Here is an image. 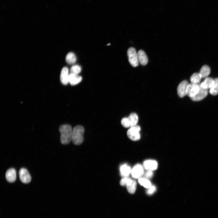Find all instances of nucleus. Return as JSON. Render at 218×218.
<instances>
[{
  "mask_svg": "<svg viewBox=\"0 0 218 218\" xmlns=\"http://www.w3.org/2000/svg\"><path fill=\"white\" fill-rule=\"evenodd\" d=\"M60 133V141L63 144H68L71 140L72 131V127L69 124H63L59 128Z\"/></svg>",
  "mask_w": 218,
  "mask_h": 218,
  "instance_id": "nucleus-1",
  "label": "nucleus"
},
{
  "mask_svg": "<svg viewBox=\"0 0 218 218\" xmlns=\"http://www.w3.org/2000/svg\"><path fill=\"white\" fill-rule=\"evenodd\" d=\"M84 129L81 125L75 126L72 130L71 139L72 143L75 145H79L83 142Z\"/></svg>",
  "mask_w": 218,
  "mask_h": 218,
  "instance_id": "nucleus-2",
  "label": "nucleus"
},
{
  "mask_svg": "<svg viewBox=\"0 0 218 218\" xmlns=\"http://www.w3.org/2000/svg\"><path fill=\"white\" fill-rule=\"evenodd\" d=\"M138 121L137 115L135 113H132L127 117H124L121 120V124L124 127H131L137 125Z\"/></svg>",
  "mask_w": 218,
  "mask_h": 218,
  "instance_id": "nucleus-3",
  "label": "nucleus"
},
{
  "mask_svg": "<svg viewBox=\"0 0 218 218\" xmlns=\"http://www.w3.org/2000/svg\"><path fill=\"white\" fill-rule=\"evenodd\" d=\"M129 61L130 64L134 67L137 66L139 64L137 53L134 48H129L127 51Z\"/></svg>",
  "mask_w": 218,
  "mask_h": 218,
  "instance_id": "nucleus-4",
  "label": "nucleus"
},
{
  "mask_svg": "<svg viewBox=\"0 0 218 218\" xmlns=\"http://www.w3.org/2000/svg\"><path fill=\"white\" fill-rule=\"evenodd\" d=\"M140 130V126L136 125L130 127L127 130V135L130 140L136 141L140 138V134L139 132Z\"/></svg>",
  "mask_w": 218,
  "mask_h": 218,
  "instance_id": "nucleus-5",
  "label": "nucleus"
},
{
  "mask_svg": "<svg viewBox=\"0 0 218 218\" xmlns=\"http://www.w3.org/2000/svg\"><path fill=\"white\" fill-rule=\"evenodd\" d=\"M200 88L199 84L191 83L188 84L186 91V95L190 97L195 95L198 92Z\"/></svg>",
  "mask_w": 218,
  "mask_h": 218,
  "instance_id": "nucleus-6",
  "label": "nucleus"
},
{
  "mask_svg": "<svg viewBox=\"0 0 218 218\" xmlns=\"http://www.w3.org/2000/svg\"><path fill=\"white\" fill-rule=\"evenodd\" d=\"M143 167L140 164L135 165L131 169V173L132 177L136 179L139 178L144 174Z\"/></svg>",
  "mask_w": 218,
  "mask_h": 218,
  "instance_id": "nucleus-7",
  "label": "nucleus"
},
{
  "mask_svg": "<svg viewBox=\"0 0 218 218\" xmlns=\"http://www.w3.org/2000/svg\"><path fill=\"white\" fill-rule=\"evenodd\" d=\"M19 174L20 180L22 183H28L30 182L31 180V177L26 169L24 168L20 169Z\"/></svg>",
  "mask_w": 218,
  "mask_h": 218,
  "instance_id": "nucleus-8",
  "label": "nucleus"
},
{
  "mask_svg": "<svg viewBox=\"0 0 218 218\" xmlns=\"http://www.w3.org/2000/svg\"><path fill=\"white\" fill-rule=\"evenodd\" d=\"M199 90L198 93L194 96L190 97L193 101H201L207 95L208 93V89L202 88L199 84Z\"/></svg>",
  "mask_w": 218,
  "mask_h": 218,
  "instance_id": "nucleus-9",
  "label": "nucleus"
},
{
  "mask_svg": "<svg viewBox=\"0 0 218 218\" xmlns=\"http://www.w3.org/2000/svg\"><path fill=\"white\" fill-rule=\"evenodd\" d=\"M188 84L187 81L184 80L179 84L177 88V93L180 97H183L186 95L187 89Z\"/></svg>",
  "mask_w": 218,
  "mask_h": 218,
  "instance_id": "nucleus-10",
  "label": "nucleus"
},
{
  "mask_svg": "<svg viewBox=\"0 0 218 218\" xmlns=\"http://www.w3.org/2000/svg\"><path fill=\"white\" fill-rule=\"evenodd\" d=\"M69 75L68 68L66 67H63L61 70L60 76V81L63 84L66 85L69 83Z\"/></svg>",
  "mask_w": 218,
  "mask_h": 218,
  "instance_id": "nucleus-11",
  "label": "nucleus"
},
{
  "mask_svg": "<svg viewBox=\"0 0 218 218\" xmlns=\"http://www.w3.org/2000/svg\"><path fill=\"white\" fill-rule=\"evenodd\" d=\"M16 177V171L15 169L11 168L7 170L5 173V178L8 182H14L15 181Z\"/></svg>",
  "mask_w": 218,
  "mask_h": 218,
  "instance_id": "nucleus-12",
  "label": "nucleus"
},
{
  "mask_svg": "<svg viewBox=\"0 0 218 218\" xmlns=\"http://www.w3.org/2000/svg\"><path fill=\"white\" fill-rule=\"evenodd\" d=\"M157 162L154 160H145L143 163L144 167L148 170H155L157 168Z\"/></svg>",
  "mask_w": 218,
  "mask_h": 218,
  "instance_id": "nucleus-13",
  "label": "nucleus"
},
{
  "mask_svg": "<svg viewBox=\"0 0 218 218\" xmlns=\"http://www.w3.org/2000/svg\"><path fill=\"white\" fill-rule=\"evenodd\" d=\"M82 80V77L78 74H69L68 82L71 85H75L79 84Z\"/></svg>",
  "mask_w": 218,
  "mask_h": 218,
  "instance_id": "nucleus-14",
  "label": "nucleus"
},
{
  "mask_svg": "<svg viewBox=\"0 0 218 218\" xmlns=\"http://www.w3.org/2000/svg\"><path fill=\"white\" fill-rule=\"evenodd\" d=\"M120 170L121 176L124 177H128L131 173V169L130 166L125 164L121 166Z\"/></svg>",
  "mask_w": 218,
  "mask_h": 218,
  "instance_id": "nucleus-15",
  "label": "nucleus"
},
{
  "mask_svg": "<svg viewBox=\"0 0 218 218\" xmlns=\"http://www.w3.org/2000/svg\"><path fill=\"white\" fill-rule=\"evenodd\" d=\"M137 55L139 62L142 65H146L148 62V58L145 52L140 50L137 53Z\"/></svg>",
  "mask_w": 218,
  "mask_h": 218,
  "instance_id": "nucleus-16",
  "label": "nucleus"
},
{
  "mask_svg": "<svg viewBox=\"0 0 218 218\" xmlns=\"http://www.w3.org/2000/svg\"><path fill=\"white\" fill-rule=\"evenodd\" d=\"M214 79L211 78H206L201 83L200 86L203 88L207 89L210 88L214 84Z\"/></svg>",
  "mask_w": 218,
  "mask_h": 218,
  "instance_id": "nucleus-17",
  "label": "nucleus"
},
{
  "mask_svg": "<svg viewBox=\"0 0 218 218\" xmlns=\"http://www.w3.org/2000/svg\"><path fill=\"white\" fill-rule=\"evenodd\" d=\"M136 187L137 183L136 181L131 179L126 185V188L128 192L131 194H133L135 193Z\"/></svg>",
  "mask_w": 218,
  "mask_h": 218,
  "instance_id": "nucleus-18",
  "label": "nucleus"
},
{
  "mask_svg": "<svg viewBox=\"0 0 218 218\" xmlns=\"http://www.w3.org/2000/svg\"><path fill=\"white\" fill-rule=\"evenodd\" d=\"M65 61L69 64H74L76 61V57L74 54L72 52L68 53L65 57Z\"/></svg>",
  "mask_w": 218,
  "mask_h": 218,
  "instance_id": "nucleus-19",
  "label": "nucleus"
},
{
  "mask_svg": "<svg viewBox=\"0 0 218 218\" xmlns=\"http://www.w3.org/2000/svg\"><path fill=\"white\" fill-rule=\"evenodd\" d=\"M210 72V68L207 65H204L201 68L200 73L202 78H206Z\"/></svg>",
  "mask_w": 218,
  "mask_h": 218,
  "instance_id": "nucleus-20",
  "label": "nucleus"
},
{
  "mask_svg": "<svg viewBox=\"0 0 218 218\" xmlns=\"http://www.w3.org/2000/svg\"><path fill=\"white\" fill-rule=\"evenodd\" d=\"M202 78V76L200 73H195L191 75L190 80L191 83L198 84L200 82Z\"/></svg>",
  "mask_w": 218,
  "mask_h": 218,
  "instance_id": "nucleus-21",
  "label": "nucleus"
},
{
  "mask_svg": "<svg viewBox=\"0 0 218 218\" xmlns=\"http://www.w3.org/2000/svg\"><path fill=\"white\" fill-rule=\"evenodd\" d=\"M214 80V84L210 88L209 92L211 94L216 95L218 94V78H216Z\"/></svg>",
  "mask_w": 218,
  "mask_h": 218,
  "instance_id": "nucleus-22",
  "label": "nucleus"
},
{
  "mask_svg": "<svg viewBox=\"0 0 218 218\" xmlns=\"http://www.w3.org/2000/svg\"><path fill=\"white\" fill-rule=\"evenodd\" d=\"M138 182L141 185L146 188H148L151 186L150 181L144 178H139L138 180Z\"/></svg>",
  "mask_w": 218,
  "mask_h": 218,
  "instance_id": "nucleus-23",
  "label": "nucleus"
},
{
  "mask_svg": "<svg viewBox=\"0 0 218 218\" xmlns=\"http://www.w3.org/2000/svg\"><path fill=\"white\" fill-rule=\"evenodd\" d=\"M81 67L78 65H73L70 69V73L78 74L81 72Z\"/></svg>",
  "mask_w": 218,
  "mask_h": 218,
  "instance_id": "nucleus-24",
  "label": "nucleus"
},
{
  "mask_svg": "<svg viewBox=\"0 0 218 218\" xmlns=\"http://www.w3.org/2000/svg\"><path fill=\"white\" fill-rule=\"evenodd\" d=\"M131 180L128 177H123L120 181V184L122 186H126Z\"/></svg>",
  "mask_w": 218,
  "mask_h": 218,
  "instance_id": "nucleus-25",
  "label": "nucleus"
},
{
  "mask_svg": "<svg viewBox=\"0 0 218 218\" xmlns=\"http://www.w3.org/2000/svg\"><path fill=\"white\" fill-rule=\"evenodd\" d=\"M153 173L152 170H148L144 174V178L146 179L150 178L152 177Z\"/></svg>",
  "mask_w": 218,
  "mask_h": 218,
  "instance_id": "nucleus-26",
  "label": "nucleus"
},
{
  "mask_svg": "<svg viewBox=\"0 0 218 218\" xmlns=\"http://www.w3.org/2000/svg\"><path fill=\"white\" fill-rule=\"evenodd\" d=\"M148 189L147 190V193L148 195H151L153 194L156 190V188L154 186H151L148 188Z\"/></svg>",
  "mask_w": 218,
  "mask_h": 218,
  "instance_id": "nucleus-27",
  "label": "nucleus"
},
{
  "mask_svg": "<svg viewBox=\"0 0 218 218\" xmlns=\"http://www.w3.org/2000/svg\"><path fill=\"white\" fill-rule=\"evenodd\" d=\"M110 45V43H108V44L107 45Z\"/></svg>",
  "mask_w": 218,
  "mask_h": 218,
  "instance_id": "nucleus-28",
  "label": "nucleus"
}]
</instances>
